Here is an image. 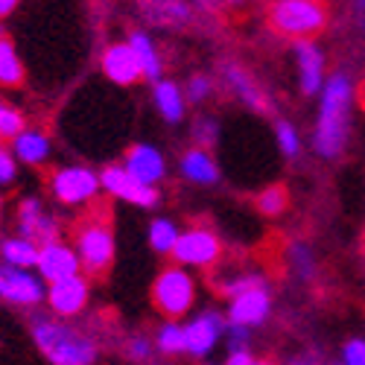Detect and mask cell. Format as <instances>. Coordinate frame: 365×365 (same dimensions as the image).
<instances>
[{
	"mask_svg": "<svg viewBox=\"0 0 365 365\" xmlns=\"http://www.w3.org/2000/svg\"><path fill=\"white\" fill-rule=\"evenodd\" d=\"M295 62L301 94H319L324 88V53L313 41H295Z\"/></svg>",
	"mask_w": 365,
	"mask_h": 365,
	"instance_id": "e0dca14e",
	"label": "cell"
},
{
	"mask_svg": "<svg viewBox=\"0 0 365 365\" xmlns=\"http://www.w3.org/2000/svg\"><path fill=\"white\" fill-rule=\"evenodd\" d=\"M15 9H18V4H15V0H0V21H4V18H9Z\"/></svg>",
	"mask_w": 365,
	"mask_h": 365,
	"instance_id": "74e56055",
	"label": "cell"
},
{
	"mask_svg": "<svg viewBox=\"0 0 365 365\" xmlns=\"http://www.w3.org/2000/svg\"><path fill=\"white\" fill-rule=\"evenodd\" d=\"M266 21L284 38L310 41L327 26V6L319 0H275L266 9Z\"/></svg>",
	"mask_w": 365,
	"mask_h": 365,
	"instance_id": "3957f363",
	"label": "cell"
},
{
	"mask_svg": "<svg viewBox=\"0 0 365 365\" xmlns=\"http://www.w3.org/2000/svg\"><path fill=\"white\" fill-rule=\"evenodd\" d=\"M100 68H103V73L108 76V82H114V85H120V88H129V85H135V82L143 79L138 58H135V53L129 50L126 41L108 44L106 53H103V58H100Z\"/></svg>",
	"mask_w": 365,
	"mask_h": 365,
	"instance_id": "2e32d148",
	"label": "cell"
},
{
	"mask_svg": "<svg viewBox=\"0 0 365 365\" xmlns=\"http://www.w3.org/2000/svg\"><path fill=\"white\" fill-rule=\"evenodd\" d=\"M287 205H289V190L284 185H269L266 190L257 193V210H260V214H266V217L284 214Z\"/></svg>",
	"mask_w": 365,
	"mask_h": 365,
	"instance_id": "4316f807",
	"label": "cell"
},
{
	"mask_svg": "<svg viewBox=\"0 0 365 365\" xmlns=\"http://www.w3.org/2000/svg\"><path fill=\"white\" fill-rule=\"evenodd\" d=\"M12 155L18 164H26V167H41L47 164L50 152H53V143H50V135H44L41 129H24L18 138H12Z\"/></svg>",
	"mask_w": 365,
	"mask_h": 365,
	"instance_id": "ffe728a7",
	"label": "cell"
},
{
	"mask_svg": "<svg viewBox=\"0 0 365 365\" xmlns=\"http://www.w3.org/2000/svg\"><path fill=\"white\" fill-rule=\"evenodd\" d=\"M210 94H214V82H210V76L196 73V76H190V79H187V103L202 106Z\"/></svg>",
	"mask_w": 365,
	"mask_h": 365,
	"instance_id": "4dcf8cb0",
	"label": "cell"
},
{
	"mask_svg": "<svg viewBox=\"0 0 365 365\" xmlns=\"http://www.w3.org/2000/svg\"><path fill=\"white\" fill-rule=\"evenodd\" d=\"M100 187H103L108 196H114V199H120V202H129V205H135V207H155L158 199H161L158 187L140 185V181H135L123 167H117V164H108V167L100 173Z\"/></svg>",
	"mask_w": 365,
	"mask_h": 365,
	"instance_id": "30bf717a",
	"label": "cell"
},
{
	"mask_svg": "<svg viewBox=\"0 0 365 365\" xmlns=\"http://www.w3.org/2000/svg\"><path fill=\"white\" fill-rule=\"evenodd\" d=\"M225 365H255V356L252 351H228Z\"/></svg>",
	"mask_w": 365,
	"mask_h": 365,
	"instance_id": "8d00e7d4",
	"label": "cell"
},
{
	"mask_svg": "<svg viewBox=\"0 0 365 365\" xmlns=\"http://www.w3.org/2000/svg\"><path fill=\"white\" fill-rule=\"evenodd\" d=\"M47 298L44 281L29 269H12L0 263V301L12 307H38Z\"/></svg>",
	"mask_w": 365,
	"mask_h": 365,
	"instance_id": "ba28073f",
	"label": "cell"
},
{
	"mask_svg": "<svg viewBox=\"0 0 365 365\" xmlns=\"http://www.w3.org/2000/svg\"><path fill=\"white\" fill-rule=\"evenodd\" d=\"M0 214H4V196H0Z\"/></svg>",
	"mask_w": 365,
	"mask_h": 365,
	"instance_id": "b9f144b4",
	"label": "cell"
},
{
	"mask_svg": "<svg viewBox=\"0 0 365 365\" xmlns=\"http://www.w3.org/2000/svg\"><path fill=\"white\" fill-rule=\"evenodd\" d=\"M255 365H275L272 359H255Z\"/></svg>",
	"mask_w": 365,
	"mask_h": 365,
	"instance_id": "60d3db41",
	"label": "cell"
},
{
	"mask_svg": "<svg viewBox=\"0 0 365 365\" xmlns=\"http://www.w3.org/2000/svg\"><path fill=\"white\" fill-rule=\"evenodd\" d=\"M178 237H181L178 225H175L173 220H167V217H158V220H152V222H149V246H152V252H158V255H173Z\"/></svg>",
	"mask_w": 365,
	"mask_h": 365,
	"instance_id": "484cf974",
	"label": "cell"
},
{
	"mask_svg": "<svg viewBox=\"0 0 365 365\" xmlns=\"http://www.w3.org/2000/svg\"><path fill=\"white\" fill-rule=\"evenodd\" d=\"M359 100H362V106H365V79H362V85H359Z\"/></svg>",
	"mask_w": 365,
	"mask_h": 365,
	"instance_id": "ab89813d",
	"label": "cell"
},
{
	"mask_svg": "<svg viewBox=\"0 0 365 365\" xmlns=\"http://www.w3.org/2000/svg\"><path fill=\"white\" fill-rule=\"evenodd\" d=\"M272 313V295H269V287H252L246 292H240L228 301V316L225 322L228 324H240V327H257L269 319Z\"/></svg>",
	"mask_w": 365,
	"mask_h": 365,
	"instance_id": "9a60e30c",
	"label": "cell"
},
{
	"mask_svg": "<svg viewBox=\"0 0 365 365\" xmlns=\"http://www.w3.org/2000/svg\"><path fill=\"white\" fill-rule=\"evenodd\" d=\"M123 167L135 181H140V185L146 187H155L158 181H164L167 175V158H164V152L158 146H152V143H135L126 149V155H123Z\"/></svg>",
	"mask_w": 365,
	"mask_h": 365,
	"instance_id": "5bb4252c",
	"label": "cell"
},
{
	"mask_svg": "<svg viewBox=\"0 0 365 365\" xmlns=\"http://www.w3.org/2000/svg\"><path fill=\"white\" fill-rule=\"evenodd\" d=\"M354 85L345 73H333L322 88V108L316 120V152L322 158H339L348 140V106Z\"/></svg>",
	"mask_w": 365,
	"mask_h": 365,
	"instance_id": "7a4b0ae2",
	"label": "cell"
},
{
	"mask_svg": "<svg viewBox=\"0 0 365 365\" xmlns=\"http://www.w3.org/2000/svg\"><path fill=\"white\" fill-rule=\"evenodd\" d=\"M225 339H228L231 351H249V327H240V324H228L225 322Z\"/></svg>",
	"mask_w": 365,
	"mask_h": 365,
	"instance_id": "e575fe53",
	"label": "cell"
},
{
	"mask_svg": "<svg viewBox=\"0 0 365 365\" xmlns=\"http://www.w3.org/2000/svg\"><path fill=\"white\" fill-rule=\"evenodd\" d=\"M29 333L50 365H94L100 356V345L94 336L56 316H36Z\"/></svg>",
	"mask_w": 365,
	"mask_h": 365,
	"instance_id": "6da1fadb",
	"label": "cell"
},
{
	"mask_svg": "<svg viewBox=\"0 0 365 365\" xmlns=\"http://www.w3.org/2000/svg\"><path fill=\"white\" fill-rule=\"evenodd\" d=\"M73 252L79 257V266L85 275H106L114 263V231L103 220H85L73 234Z\"/></svg>",
	"mask_w": 365,
	"mask_h": 365,
	"instance_id": "5b68a950",
	"label": "cell"
},
{
	"mask_svg": "<svg viewBox=\"0 0 365 365\" xmlns=\"http://www.w3.org/2000/svg\"><path fill=\"white\" fill-rule=\"evenodd\" d=\"M185 336H187V356L205 359L214 354L220 339L225 336V316L217 310H202L185 324Z\"/></svg>",
	"mask_w": 365,
	"mask_h": 365,
	"instance_id": "8fae6325",
	"label": "cell"
},
{
	"mask_svg": "<svg viewBox=\"0 0 365 365\" xmlns=\"http://www.w3.org/2000/svg\"><path fill=\"white\" fill-rule=\"evenodd\" d=\"M217 135H220L217 120H210V117H199V120H196V126H193V138H196L199 149H207L210 143H217Z\"/></svg>",
	"mask_w": 365,
	"mask_h": 365,
	"instance_id": "836d02e7",
	"label": "cell"
},
{
	"mask_svg": "<svg viewBox=\"0 0 365 365\" xmlns=\"http://www.w3.org/2000/svg\"><path fill=\"white\" fill-rule=\"evenodd\" d=\"M15 222H18V237L36 242V246H47V242H56L62 228H58V220L44 207L41 199L36 196H24L18 202V214H15Z\"/></svg>",
	"mask_w": 365,
	"mask_h": 365,
	"instance_id": "9c48e42d",
	"label": "cell"
},
{
	"mask_svg": "<svg viewBox=\"0 0 365 365\" xmlns=\"http://www.w3.org/2000/svg\"><path fill=\"white\" fill-rule=\"evenodd\" d=\"M222 76H225L228 88H231L234 94H237L242 103H246L249 108L269 111V100H266V94H263V88L255 82V76H252L249 71H242L237 62H228V65L222 68Z\"/></svg>",
	"mask_w": 365,
	"mask_h": 365,
	"instance_id": "44dd1931",
	"label": "cell"
},
{
	"mask_svg": "<svg viewBox=\"0 0 365 365\" xmlns=\"http://www.w3.org/2000/svg\"><path fill=\"white\" fill-rule=\"evenodd\" d=\"M47 307L56 319H76L91 301V284L85 275H73L68 281H58L47 287Z\"/></svg>",
	"mask_w": 365,
	"mask_h": 365,
	"instance_id": "4fadbf2b",
	"label": "cell"
},
{
	"mask_svg": "<svg viewBox=\"0 0 365 365\" xmlns=\"http://www.w3.org/2000/svg\"><path fill=\"white\" fill-rule=\"evenodd\" d=\"M123 351H126V356L132 359V362H152V356H155V345H152V339L149 336H143V333H135V336H129L126 339V345H123Z\"/></svg>",
	"mask_w": 365,
	"mask_h": 365,
	"instance_id": "f1b7e54d",
	"label": "cell"
},
{
	"mask_svg": "<svg viewBox=\"0 0 365 365\" xmlns=\"http://www.w3.org/2000/svg\"><path fill=\"white\" fill-rule=\"evenodd\" d=\"M178 173L185 175V181H193V185H202V187H210L220 181V167L214 161L207 149H185V155L178 161Z\"/></svg>",
	"mask_w": 365,
	"mask_h": 365,
	"instance_id": "d6986e66",
	"label": "cell"
},
{
	"mask_svg": "<svg viewBox=\"0 0 365 365\" xmlns=\"http://www.w3.org/2000/svg\"><path fill=\"white\" fill-rule=\"evenodd\" d=\"M36 275L47 287L58 284V281H68L73 275H82V266H79V257H76L73 246H68V242H62V240L47 242V246H38Z\"/></svg>",
	"mask_w": 365,
	"mask_h": 365,
	"instance_id": "7c38bea8",
	"label": "cell"
},
{
	"mask_svg": "<svg viewBox=\"0 0 365 365\" xmlns=\"http://www.w3.org/2000/svg\"><path fill=\"white\" fill-rule=\"evenodd\" d=\"M18 181V161L6 143H0V187H12Z\"/></svg>",
	"mask_w": 365,
	"mask_h": 365,
	"instance_id": "1f68e13d",
	"label": "cell"
},
{
	"mask_svg": "<svg viewBox=\"0 0 365 365\" xmlns=\"http://www.w3.org/2000/svg\"><path fill=\"white\" fill-rule=\"evenodd\" d=\"M289 257H292V263H295V269H298L301 278H313L316 263H313V255H310L307 246H301V242H292V246H289Z\"/></svg>",
	"mask_w": 365,
	"mask_h": 365,
	"instance_id": "d6a6232c",
	"label": "cell"
},
{
	"mask_svg": "<svg viewBox=\"0 0 365 365\" xmlns=\"http://www.w3.org/2000/svg\"><path fill=\"white\" fill-rule=\"evenodd\" d=\"M342 354H345L342 365H365V342L362 339H351Z\"/></svg>",
	"mask_w": 365,
	"mask_h": 365,
	"instance_id": "d590c367",
	"label": "cell"
},
{
	"mask_svg": "<svg viewBox=\"0 0 365 365\" xmlns=\"http://www.w3.org/2000/svg\"><path fill=\"white\" fill-rule=\"evenodd\" d=\"M26 129V123H24V114L18 111V108H12L9 103H4L0 100V138H18L21 132Z\"/></svg>",
	"mask_w": 365,
	"mask_h": 365,
	"instance_id": "83f0119b",
	"label": "cell"
},
{
	"mask_svg": "<svg viewBox=\"0 0 365 365\" xmlns=\"http://www.w3.org/2000/svg\"><path fill=\"white\" fill-rule=\"evenodd\" d=\"M152 304L164 316V322H178L185 319L193 304H196V281L187 269L181 266H164L158 272L155 284H152Z\"/></svg>",
	"mask_w": 365,
	"mask_h": 365,
	"instance_id": "277c9868",
	"label": "cell"
},
{
	"mask_svg": "<svg viewBox=\"0 0 365 365\" xmlns=\"http://www.w3.org/2000/svg\"><path fill=\"white\" fill-rule=\"evenodd\" d=\"M26 79V71H24V62H21V56L12 44V38H0V88H6V91H15L21 88Z\"/></svg>",
	"mask_w": 365,
	"mask_h": 365,
	"instance_id": "cb8c5ba5",
	"label": "cell"
},
{
	"mask_svg": "<svg viewBox=\"0 0 365 365\" xmlns=\"http://www.w3.org/2000/svg\"><path fill=\"white\" fill-rule=\"evenodd\" d=\"M0 263H6L12 269H29L36 272V263H38V246L29 242L24 237H6L0 242Z\"/></svg>",
	"mask_w": 365,
	"mask_h": 365,
	"instance_id": "603a6c76",
	"label": "cell"
},
{
	"mask_svg": "<svg viewBox=\"0 0 365 365\" xmlns=\"http://www.w3.org/2000/svg\"><path fill=\"white\" fill-rule=\"evenodd\" d=\"M126 44H129V50H132L135 58H138L143 79H149L152 85H155V82L161 79V71H164V62H161V53H158L155 41H152V38L143 33V29H132Z\"/></svg>",
	"mask_w": 365,
	"mask_h": 365,
	"instance_id": "7402d4cb",
	"label": "cell"
},
{
	"mask_svg": "<svg viewBox=\"0 0 365 365\" xmlns=\"http://www.w3.org/2000/svg\"><path fill=\"white\" fill-rule=\"evenodd\" d=\"M292 365H319V359L316 356H295Z\"/></svg>",
	"mask_w": 365,
	"mask_h": 365,
	"instance_id": "f35d334b",
	"label": "cell"
},
{
	"mask_svg": "<svg viewBox=\"0 0 365 365\" xmlns=\"http://www.w3.org/2000/svg\"><path fill=\"white\" fill-rule=\"evenodd\" d=\"M275 135H278V149L284 152L287 158H295L298 149H301V138H298L295 126L289 123V120H278V123H275Z\"/></svg>",
	"mask_w": 365,
	"mask_h": 365,
	"instance_id": "f546056e",
	"label": "cell"
},
{
	"mask_svg": "<svg viewBox=\"0 0 365 365\" xmlns=\"http://www.w3.org/2000/svg\"><path fill=\"white\" fill-rule=\"evenodd\" d=\"M100 173H94L91 167H62L50 175V193L58 205L65 207H82L88 202H94L100 196Z\"/></svg>",
	"mask_w": 365,
	"mask_h": 365,
	"instance_id": "8992f818",
	"label": "cell"
},
{
	"mask_svg": "<svg viewBox=\"0 0 365 365\" xmlns=\"http://www.w3.org/2000/svg\"><path fill=\"white\" fill-rule=\"evenodd\" d=\"M170 257L181 269H210L222 257V242L210 228H187L181 231Z\"/></svg>",
	"mask_w": 365,
	"mask_h": 365,
	"instance_id": "52a82bcc",
	"label": "cell"
},
{
	"mask_svg": "<svg viewBox=\"0 0 365 365\" xmlns=\"http://www.w3.org/2000/svg\"><path fill=\"white\" fill-rule=\"evenodd\" d=\"M152 345H155L158 354L164 356H181L187 354V336H185V324L181 322H161L155 336H152Z\"/></svg>",
	"mask_w": 365,
	"mask_h": 365,
	"instance_id": "d4e9b609",
	"label": "cell"
},
{
	"mask_svg": "<svg viewBox=\"0 0 365 365\" xmlns=\"http://www.w3.org/2000/svg\"><path fill=\"white\" fill-rule=\"evenodd\" d=\"M152 103H155V111L164 123L175 126L185 120L187 114V100H185V91H181L173 79H158L152 85Z\"/></svg>",
	"mask_w": 365,
	"mask_h": 365,
	"instance_id": "ac0fdd59",
	"label": "cell"
},
{
	"mask_svg": "<svg viewBox=\"0 0 365 365\" xmlns=\"http://www.w3.org/2000/svg\"><path fill=\"white\" fill-rule=\"evenodd\" d=\"M339 365H342V362H339Z\"/></svg>",
	"mask_w": 365,
	"mask_h": 365,
	"instance_id": "7bdbcfd3",
	"label": "cell"
}]
</instances>
